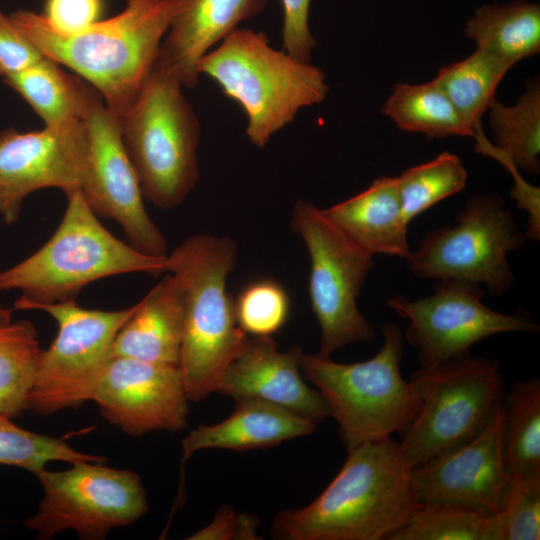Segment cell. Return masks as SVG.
<instances>
[{"label":"cell","instance_id":"obj_21","mask_svg":"<svg viewBox=\"0 0 540 540\" xmlns=\"http://www.w3.org/2000/svg\"><path fill=\"white\" fill-rule=\"evenodd\" d=\"M329 218L370 255L407 258L411 250L397 177L375 179L362 192L324 209Z\"/></svg>","mask_w":540,"mask_h":540},{"label":"cell","instance_id":"obj_7","mask_svg":"<svg viewBox=\"0 0 540 540\" xmlns=\"http://www.w3.org/2000/svg\"><path fill=\"white\" fill-rule=\"evenodd\" d=\"M380 330L382 346L365 361L339 363L318 353L300 355L302 375L324 397L347 451L402 433L420 406L413 383L401 374L400 328L386 323Z\"/></svg>","mask_w":540,"mask_h":540},{"label":"cell","instance_id":"obj_4","mask_svg":"<svg viewBox=\"0 0 540 540\" xmlns=\"http://www.w3.org/2000/svg\"><path fill=\"white\" fill-rule=\"evenodd\" d=\"M66 197L64 215L49 240L26 259L0 271V292L20 291L13 310L75 300L90 283L114 275L166 272V256L143 253L116 238L81 191Z\"/></svg>","mask_w":540,"mask_h":540},{"label":"cell","instance_id":"obj_34","mask_svg":"<svg viewBox=\"0 0 540 540\" xmlns=\"http://www.w3.org/2000/svg\"><path fill=\"white\" fill-rule=\"evenodd\" d=\"M493 516L497 540H539L540 475L510 479L503 505Z\"/></svg>","mask_w":540,"mask_h":540},{"label":"cell","instance_id":"obj_39","mask_svg":"<svg viewBox=\"0 0 540 540\" xmlns=\"http://www.w3.org/2000/svg\"><path fill=\"white\" fill-rule=\"evenodd\" d=\"M257 520L243 513L238 514V524L235 539H256Z\"/></svg>","mask_w":540,"mask_h":540},{"label":"cell","instance_id":"obj_19","mask_svg":"<svg viewBox=\"0 0 540 540\" xmlns=\"http://www.w3.org/2000/svg\"><path fill=\"white\" fill-rule=\"evenodd\" d=\"M267 0H189L176 15L155 59L180 79L197 85L201 59L239 24L260 14Z\"/></svg>","mask_w":540,"mask_h":540},{"label":"cell","instance_id":"obj_8","mask_svg":"<svg viewBox=\"0 0 540 540\" xmlns=\"http://www.w3.org/2000/svg\"><path fill=\"white\" fill-rule=\"evenodd\" d=\"M410 381L420 406L399 443L410 469L478 436L495 418L505 393L498 362L471 353L419 368Z\"/></svg>","mask_w":540,"mask_h":540},{"label":"cell","instance_id":"obj_15","mask_svg":"<svg viewBox=\"0 0 540 540\" xmlns=\"http://www.w3.org/2000/svg\"><path fill=\"white\" fill-rule=\"evenodd\" d=\"M89 144L84 121L42 130L0 132V216L7 224L20 216L25 198L55 187L65 195L82 191L88 175Z\"/></svg>","mask_w":540,"mask_h":540},{"label":"cell","instance_id":"obj_1","mask_svg":"<svg viewBox=\"0 0 540 540\" xmlns=\"http://www.w3.org/2000/svg\"><path fill=\"white\" fill-rule=\"evenodd\" d=\"M189 0H126L116 16L75 33L53 29L41 14L17 10L14 24L45 56L85 79L120 118L150 70L172 20Z\"/></svg>","mask_w":540,"mask_h":540},{"label":"cell","instance_id":"obj_37","mask_svg":"<svg viewBox=\"0 0 540 540\" xmlns=\"http://www.w3.org/2000/svg\"><path fill=\"white\" fill-rule=\"evenodd\" d=\"M103 8V0H46L40 14L53 29L75 33L101 20Z\"/></svg>","mask_w":540,"mask_h":540},{"label":"cell","instance_id":"obj_2","mask_svg":"<svg viewBox=\"0 0 540 540\" xmlns=\"http://www.w3.org/2000/svg\"><path fill=\"white\" fill-rule=\"evenodd\" d=\"M410 467L391 438L348 450L342 468L310 504L279 512L283 540H388L419 507Z\"/></svg>","mask_w":540,"mask_h":540},{"label":"cell","instance_id":"obj_38","mask_svg":"<svg viewBox=\"0 0 540 540\" xmlns=\"http://www.w3.org/2000/svg\"><path fill=\"white\" fill-rule=\"evenodd\" d=\"M238 514L228 505L216 512L213 520L188 539L190 540H229L235 539Z\"/></svg>","mask_w":540,"mask_h":540},{"label":"cell","instance_id":"obj_30","mask_svg":"<svg viewBox=\"0 0 540 540\" xmlns=\"http://www.w3.org/2000/svg\"><path fill=\"white\" fill-rule=\"evenodd\" d=\"M467 176L461 159L447 151L428 162L404 170L397 180L407 221L410 223L436 203L462 191Z\"/></svg>","mask_w":540,"mask_h":540},{"label":"cell","instance_id":"obj_13","mask_svg":"<svg viewBox=\"0 0 540 540\" xmlns=\"http://www.w3.org/2000/svg\"><path fill=\"white\" fill-rule=\"evenodd\" d=\"M482 285L458 279L439 280L430 296L411 300L395 295L387 305L409 321L405 339L417 349L420 369L471 353L480 340L505 332H539L525 311L504 314L482 301Z\"/></svg>","mask_w":540,"mask_h":540},{"label":"cell","instance_id":"obj_5","mask_svg":"<svg viewBox=\"0 0 540 540\" xmlns=\"http://www.w3.org/2000/svg\"><path fill=\"white\" fill-rule=\"evenodd\" d=\"M198 69L239 104L247 118L246 136L258 148L329 91L322 69L275 49L265 33L251 29L232 31Z\"/></svg>","mask_w":540,"mask_h":540},{"label":"cell","instance_id":"obj_22","mask_svg":"<svg viewBox=\"0 0 540 540\" xmlns=\"http://www.w3.org/2000/svg\"><path fill=\"white\" fill-rule=\"evenodd\" d=\"M184 328V301L169 273L136 303L113 343V356L178 366Z\"/></svg>","mask_w":540,"mask_h":540},{"label":"cell","instance_id":"obj_31","mask_svg":"<svg viewBox=\"0 0 540 540\" xmlns=\"http://www.w3.org/2000/svg\"><path fill=\"white\" fill-rule=\"evenodd\" d=\"M388 540H496L494 516L449 506H419Z\"/></svg>","mask_w":540,"mask_h":540},{"label":"cell","instance_id":"obj_11","mask_svg":"<svg viewBox=\"0 0 540 540\" xmlns=\"http://www.w3.org/2000/svg\"><path fill=\"white\" fill-rule=\"evenodd\" d=\"M136 304L120 310L85 309L75 300L44 304L58 324L55 339L42 350L26 410L50 415L92 400L112 358L113 343Z\"/></svg>","mask_w":540,"mask_h":540},{"label":"cell","instance_id":"obj_9","mask_svg":"<svg viewBox=\"0 0 540 540\" xmlns=\"http://www.w3.org/2000/svg\"><path fill=\"white\" fill-rule=\"evenodd\" d=\"M291 227L309 254V298L321 331L318 354L330 357L348 344L371 341L374 329L357 300L373 268V256L311 202L294 204Z\"/></svg>","mask_w":540,"mask_h":540},{"label":"cell","instance_id":"obj_6","mask_svg":"<svg viewBox=\"0 0 540 540\" xmlns=\"http://www.w3.org/2000/svg\"><path fill=\"white\" fill-rule=\"evenodd\" d=\"M175 73L156 59L126 112L122 140L145 200L170 210L199 180L200 123Z\"/></svg>","mask_w":540,"mask_h":540},{"label":"cell","instance_id":"obj_40","mask_svg":"<svg viewBox=\"0 0 540 540\" xmlns=\"http://www.w3.org/2000/svg\"><path fill=\"white\" fill-rule=\"evenodd\" d=\"M13 309L5 308L0 305V324L7 323L12 320Z\"/></svg>","mask_w":540,"mask_h":540},{"label":"cell","instance_id":"obj_35","mask_svg":"<svg viewBox=\"0 0 540 540\" xmlns=\"http://www.w3.org/2000/svg\"><path fill=\"white\" fill-rule=\"evenodd\" d=\"M283 8L282 49L298 60L311 62L317 41L309 26L311 0H281Z\"/></svg>","mask_w":540,"mask_h":540},{"label":"cell","instance_id":"obj_12","mask_svg":"<svg viewBox=\"0 0 540 540\" xmlns=\"http://www.w3.org/2000/svg\"><path fill=\"white\" fill-rule=\"evenodd\" d=\"M43 498L25 526L47 540L65 530L81 539L100 540L115 528L127 526L148 512L140 475L103 463H71L63 471L45 468L35 475Z\"/></svg>","mask_w":540,"mask_h":540},{"label":"cell","instance_id":"obj_10","mask_svg":"<svg viewBox=\"0 0 540 540\" xmlns=\"http://www.w3.org/2000/svg\"><path fill=\"white\" fill-rule=\"evenodd\" d=\"M525 240L501 196L477 194L458 212L454 225L429 231L406 259L419 278L469 281L502 295L515 280L508 253L522 248Z\"/></svg>","mask_w":540,"mask_h":540},{"label":"cell","instance_id":"obj_16","mask_svg":"<svg viewBox=\"0 0 540 540\" xmlns=\"http://www.w3.org/2000/svg\"><path fill=\"white\" fill-rule=\"evenodd\" d=\"M410 481L419 506L498 513L510 483L503 458L501 407L478 436L412 468Z\"/></svg>","mask_w":540,"mask_h":540},{"label":"cell","instance_id":"obj_24","mask_svg":"<svg viewBox=\"0 0 540 540\" xmlns=\"http://www.w3.org/2000/svg\"><path fill=\"white\" fill-rule=\"evenodd\" d=\"M59 65L44 56L34 65L2 78L46 126L83 121L93 102L101 96L90 84L67 74Z\"/></svg>","mask_w":540,"mask_h":540},{"label":"cell","instance_id":"obj_17","mask_svg":"<svg viewBox=\"0 0 540 540\" xmlns=\"http://www.w3.org/2000/svg\"><path fill=\"white\" fill-rule=\"evenodd\" d=\"M92 400L110 424L131 436L187 426L189 400L175 365L112 356Z\"/></svg>","mask_w":540,"mask_h":540},{"label":"cell","instance_id":"obj_27","mask_svg":"<svg viewBox=\"0 0 540 540\" xmlns=\"http://www.w3.org/2000/svg\"><path fill=\"white\" fill-rule=\"evenodd\" d=\"M382 113L398 128L428 138L475 135L434 80L421 84L396 83Z\"/></svg>","mask_w":540,"mask_h":540},{"label":"cell","instance_id":"obj_20","mask_svg":"<svg viewBox=\"0 0 540 540\" xmlns=\"http://www.w3.org/2000/svg\"><path fill=\"white\" fill-rule=\"evenodd\" d=\"M233 413L220 423L200 425L182 440V460L201 449L236 451L264 449L311 434L316 423L275 404L253 399L235 400Z\"/></svg>","mask_w":540,"mask_h":540},{"label":"cell","instance_id":"obj_36","mask_svg":"<svg viewBox=\"0 0 540 540\" xmlns=\"http://www.w3.org/2000/svg\"><path fill=\"white\" fill-rule=\"evenodd\" d=\"M43 57L10 17L0 11V77L20 72Z\"/></svg>","mask_w":540,"mask_h":540},{"label":"cell","instance_id":"obj_14","mask_svg":"<svg viewBox=\"0 0 540 540\" xmlns=\"http://www.w3.org/2000/svg\"><path fill=\"white\" fill-rule=\"evenodd\" d=\"M89 164L82 194L98 216L116 221L129 244L143 253L166 256L167 242L148 215L135 168L126 152L119 118L99 96L83 120Z\"/></svg>","mask_w":540,"mask_h":540},{"label":"cell","instance_id":"obj_29","mask_svg":"<svg viewBox=\"0 0 540 540\" xmlns=\"http://www.w3.org/2000/svg\"><path fill=\"white\" fill-rule=\"evenodd\" d=\"M41 351L32 322L0 324V415L15 418L26 411Z\"/></svg>","mask_w":540,"mask_h":540},{"label":"cell","instance_id":"obj_25","mask_svg":"<svg viewBox=\"0 0 540 540\" xmlns=\"http://www.w3.org/2000/svg\"><path fill=\"white\" fill-rule=\"evenodd\" d=\"M477 49L512 65L540 51V5L525 1L485 4L466 22Z\"/></svg>","mask_w":540,"mask_h":540},{"label":"cell","instance_id":"obj_23","mask_svg":"<svg viewBox=\"0 0 540 540\" xmlns=\"http://www.w3.org/2000/svg\"><path fill=\"white\" fill-rule=\"evenodd\" d=\"M494 143L487 142L479 153L500 161L514 179L519 170L530 175L540 171V83L527 84L516 104L495 99L487 111Z\"/></svg>","mask_w":540,"mask_h":540},{"label":"cell","instance_id":"obj_18","mask_svg":"<svg viewBox=\"0 0 540 540\" xmlns=\"http://www.w3.org/2000/svg\"><path fill=\"white\" fill-rule=\"evenodd\" d=\"M301 353L298 346L280 351L272 336L252 337L224 372L216 392L234 400L266 401L318 424L330 417V410L322 394L303 381Z\"/></svg>","mask_w":540,"mask_h":540},{"label":"cell","instance_id":"obj_33","mask_svg":"<svg viewBox=\"0 0 540 540\" xmlns=\"http://www.w3.org/2000/svg\"><path fill=\"white\" fill-rule=\"evenodd\" d=\"M234 311L238 326L249 337H269L286 324L290 299L279 282L259 279L239 292Z\"/></svg>","mask_w":540,"mask_h":540},{"label":"cell","instance_id":"obj_28","mask_svg":"<svg viewBox=\"0 0 540 540\" xmlns=\"http://www.w3.org/2000/svg\"><path fill=\"white\" fill-rule=\"evenodd\" d=\"M514 65L476 49L465 59L439 69L433 79L473 130L481 129V119L494 102L496 89Z\"/></svg>","mask_w":540,"mask_h":540},{"label":"cell","instance_id":"obj_3","mask_svg":"<svg viewBox=\"0 0 540 540\" xmlns=\"http://www.w3.org/2000/svg\"><path fill=\"white\" fill-rule=\"evenodd\" d=\"M238 246L227 236L199 233L166 255V272L176 279L184 301L178 368L189 401L216 392L232 361L250 337L238 326L226 280Z\"/></svg>","mask_w":540,"mask_h":540},{"label":"cell","instance_id":"obj_26","mask_svg":"<svg viewBox=\"0 0 540 540\" xmlns=\"http://www.w3.org/2000/svg\"><path fill=\"white\" fill-rule=\"evenodd\" d=\"M502 449L510 479L540 475V380L515 382L501 402Z\"/></svg>","mask_w":540,"mask_h":540},{"label":"cell","instance_id":"obj_32","mask_svg":"<svg viewBox=\"0 0 540 540\" xmlns=\"http://www.w3.org/2000/svg\"><path fill=\"white\" fill-rule=\"evenodd\" d=\"M50 461L104 463L103 456L79 452L64 440L25 430L0 415V465L16 466L36 475Z\"/></svg>","mask_w":540,"mask_h":540}]
</instances>
